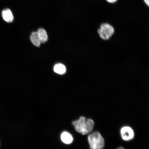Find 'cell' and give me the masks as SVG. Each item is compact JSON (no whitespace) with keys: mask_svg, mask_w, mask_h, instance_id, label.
Here are the masks:
<instances>
[{"mask_svg":"<svg viewBox=\"0 0 149 149\" xmlns=\"http://www.w3.org/2000/svg\"><path fill=\"white\" fill-rule=\"evenodd\" d=\"M72 124L76 131L83 135L92 132L94 126V121L92 119H87L84 116L80 117L78 120L73 121Z\"/></svg>","mask_w":149,"mask_h":149,"instance_id":"obj_1","label":"cell"},{"mask_svg":"<svg viewBox=\"0 0 149 149\" xmlns=\"http://www.w3.org/2000/svg\"><path fill=\"white\" fill-rule=\"evenodd\" d=\"M88 141L90 149H102L105 146V141L103 137L97 132L89 134Z\"/></svg>","mask_w":149,"mask_h":149,"instance_id":"obj_2","label":"cell"},{"mask_svg":"<svg viewBox=\"0 0 149 149\" xmlns=\"http://www.w3.org/2000/svg\"><path fill=\"white\" fill-rule=\"evenodd\" d=\"M114 28L112 26L107 23H103L100 26L98 32L102 39L104 40H109L112 36L114 33Z\"/></svg>","mask_w":149,"mask_h":149,"instance_id":"obj_3","label":"cell"},{"mask_svg":"<svg viewBox=\"0 0 149 149\" xmlns=\"http://www.w3.org/2000/svg\"><path fill=\"white\" fill-rule=\"evenodd\" d=\"M121 137L125 141H130L134 138V133L133 129L129 126H124L120 130Z\"/></svg>","mask_w":149,"mask_h":149,"instance_id":"obj_4","label":"cell"},{"mask_svg":"<svg viewBox=\"0 0 149 149\" xmlns=\"http://www.w3.org/2000/svg\"><path fill=\"white\" fill-rule=\"evenodd\" d=\"M1 15L3 19L7 23H11L13 21L14 17L10 9H4L2 12Z\"/></svg>","mask_w":149,"mask_h":149,"instance_id":"obj_5","label":"cell"},{"mask_svg":"<svg viewBox=\"0 0 149 149\" xmlns=\"http://www.w3.org/2000/svg\"><path fill=\"white\" fill-rule=\"evenodd\" d=\"M61 139L63 143L66 144H71L73 141L72 135L67 132H64L61 134Z\"/></svg>","mask_w":149,"mask_h":149,"instance_id":"obj_6","label":"cell"},{"mask_svg":"<svg viewBox=\"0 0 149 149\" xmlns=\"http://www.w3.org/2000/svg\"><path fill=\"white\" fill-rule=\"evenodd\" d=\"M54 70L56 73L63 74L66 73V68L64 65L61 63H58L56 64L54 66Z\"/></svg>","mask_w":149,"mask_h":149,"instance_id":"obj_7","label":"cell"},{"mask_svg":"<svg viewBox=\"0 0 149 149\" xmlns=\"http://www.w3.org/2000/svg\"><path fill=\"white\" fill-rule=\"evenodd\" d=\"M37 33L41 43H44L47 41L48 36L45 30L41 28L38 30Z\"/></svg>","mask_w":149,"mask_h":149,"instance_id":"obj_8","label":"cell"},{"mask_svg":"<svg viewBox=\"0 0 149 149\" xmlns=\"http://www.w3.org/2000/svg\"><path fill=\"white\" fill-rule=\"evenodd\" d=\"M31 42L36 46L40 47L41 43L40 40L38 36L37 32H33L31 35Z\"/></svg>","mask_w":149,"mask_h":149,"instance_id":"obj_9","label":"cell"},{"mask_svg":"<svg viewBox=\"0 0 149 149\" xmlns=\"http://www.w3.org/2000/svg\"><path fill=\"white\" fill-rule=\"evenodd\" d=\"M108 2L111 3H113L116 2L117 0H107Z\"/></svg>","mask_w":149,"mask_h":149,"instance_id":"obj_10","label":"cell"},{"mask_svg":"<svg viewBox=\"0 0 149 149\" xmlns=\"http://www.w3.org/2000/svg\"><path fill=\"white\" fill-rule=\"evenodd\" d=\"M144 2L146 4L149 6V0H144Z\"/></svg>","mask_w":149,"mask_h":149,"instance_id":"obj_11","label":"cell"},{"mask_svg":"<svg viewBox=\"0 0 149 149\" xmlns=\"http://www.w3.org/2000/svg\"><path fill=\"white\" fill-rule=\"evenodd\" d=\"M116 149H125L124 148H123L122 147H119L118 148H117Z\"/></svg>","mask_w":149,"mask_h":149,"instance_id":"obj_12","label":"cell"},{"mask_svg":"<svg viewBox=\"0 0 149 149\" xmlns=\"http://www.w3.org/2000/svg\"></svg>","mask_w":149,"mask_h":149,"instance_id":"obj_13","label":"cell"}]
</instances>
